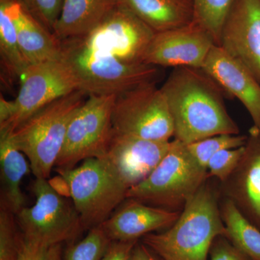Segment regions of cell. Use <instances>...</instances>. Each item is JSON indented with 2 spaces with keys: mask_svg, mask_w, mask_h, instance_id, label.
Instances as JSON below:
<instances>
[{
  "mask_svg": "<svg viewBox=\"0 0 260 260\" xmlns=\"http://www.w3.org/2000/svg\"><path fill=\"white\" fill-rule=\"evenodd\" d=\"M160 89L172 115L175 139L187 145L215 135L239 134L227 112L223 90L203 69L174 68Z\"/></svg>",
  "mask_w": 260,
  "mask_h": 260,
  "instance_id": "1",
  "label": "cell"
},
{
  "mask_svg": "<svg viewBox=\"0 0 260 260\" xmlns=\"http://www.w3.org/2000/svg\"><path fill=\"white\" fill-rule=\"evenodd\" d=\"M218 191L205 182L186 202L176 223L141 242L162 260H208L215 238L226 235Z\"/></svg>",
  "mask_w": 260,
  "mask_h": 260,
  "instance_id": "2",
  "label": "cell"
},
{
  "mask_svg": "<svg viewBox=\"0 0 260 260\" xmlns=\"http://www.w3.org/2000/svg\"><path fill=\"white\" fill-rule=\"evenodd\" d=\"M61 58L70 67L78 90L90 95H118L155 82L158 67L124 62L88 47L80 37L61 40Z\"/></svg>",
  "mask_w": 260,
  "mask_h": 260,
  "instance_id": "3",
  "label": "cell"
},
{
  "mask_svg": "<svg viewBox=\"0 0 260 260\" xmlns=\"http://www.w3.org/2000/svg\"><path fill=\"white\" fill-rule=\"evenodd\" d=\"M75 90L56 99L10 130L15 146L28 159L36 178L48 179L55 167L72 118L88 98Z\"/></svg>",
  "mask_w": 260,
  "mask_h": 260,
  "instance_id": "4",
  "label": "cell"
},
{
  "mask_svg": "<svg viewBox=\"0 0 260 260\" xmlns=\"http://www.w3.org/2000/svg\"><path fill=\"white\" fill-rule=\"evenodd\" d=\"M85 230L99 226L126 199L129 187L107 159L91 158L71 169L56 168Z\"/></svg>",
  "mask_w": 260,
  "mask_h": 260,
  "instance_id": "5",
  "label": "cell"
},
{
  "mask_svg": "<svg viewBox=\"0 0 260 260\" xmlns=\"http://www.w3.org/2000/svg\"><path fill=\"white\" fill-rule=\"evenodd\" d=\"M208 179V171L191 156L186 144L174 139L161 161L146 179L130 188L126 198L181 211Z\"/></svg>",
  "mask_w": 260,
  "mask_h": 260,
  "instance_id": "6",
  "label": "cell"
},
{
  "mask_svg": "<svg viewBox=\"0 0 260 260\" xmlns=\"http://www.w3.org/2000/svg\"><path fill=\"white\" fill-rule=\"evenodd\" d=\"M31 190L35 203L16 215L24 239L47 246L74 242L85 228L73 203L47 179L36 178Z\"/></svg>",
  "mask_w": 260,
  "mask_h": 260,
  "instance_id": "7",
  "label": "cell"
},
{
  "mask_svg": "<svg viewBox=\"0 0 260 260\" xmlns=\"http://www.w3.org/2000/svg\"><path fill=\"white\" fill-rule=\"evenodd\" d=\"M112 121L114 131L143 139L169 141L174 135L167 100L155 82L116 96Z\"/></svg>",
  "mask_w": 260,
  "mask_h": 260,
  "instance_id": "8",
  "label": "cell"
},
{
  "mask_svg": "<svg viewBox=\"0 0 260 260\" xmlns=\"http://www.w3.org/2000/svg\"><path fill=\"white\" fill-rule=\"evenodd\" d=\"M116 95H90L70 121L55 167L71 169L91 158H102L112 135Z\"/></svg>",
  "mask_w": 260,
  "mask_h": 260,
  "instance_id": "9",
  "label": "cell"
},
{
  "mask_svg": "<svg viewBox=\"0 0 260 260\" xmlns=\"http://www.w3.org/2000/svg\"><path fill=\"white\" fill-rule=\"evenodd\" d=\"M155 32L125 6L118 3L95 30L80 37L88 47L124 62L143 63Z\"/></svg>",
  "mask_w": 260,
  "mask_h": 260,
  "instance_id": "10",
  "label": "cell"
},
{
  "mask_svg": "<svg viewBox=\"0 0 260 260\" xmlns=\"http://www.w3.org/2000/svg\"><path fill=\"white\" fill-rule=\"evenodd\" d=\"M14 100L15 113L8 126L14 130L34 113L56 99L78 90L70 67L61 58L30 65Z\"/></svg>",
  "mask_w": 260,
  "mask_h": 260,
  "instance_id": "11",
  "label": "cell"
},
{
  "mask_svg": "<svg viewBox=\"0 0 260 260\" xmlns=\"http://www.w3.org/2000/svg\"><path fill=\"white\" fill-rule=\"evenodd\" d=\"M215 45L217 44L211 34L193 22L181 28L156 32L145 52L143 63L203 69Z\"/></svg>",
  "mask_w": 260,
  "mask_h": 260,
  "instance_id": "12",
  "label": "cell"
},
{
  "mask_svg": "<svg viewBox=\"0 0 260 260\" xmlns=\"http://www.w3.org/2000/svg\"><path fill=\"white\" fill-rule=\"evenodd\" d=\"M218 46L260 83V0H234Z\"/></svg>",
  "mask_w": 260,
  "mask_h": 260,
  "instance_id": "13",
  "label": "cell"
},
{
  "mask_svg": "<svg viewBox=\"0 0 260 260\" xmlns=\"http://www.w3.org/2000/svg\"><path fill=\"white\" fill-rule=\"evenodd\" d=\"M170 141H154L112 130L102 158L115 168L129 189L144 180L161 161Z\"/></svg>",
  "mask_w": 260,
  "mask_h": 260,
  "instance_id": "14",
  "label": "cell"
},
{
  "mask_svg": "<svg viewBox=\"0 0 260 260\" xmlns=\"http://www.w3.org/2000/svg\"><path fill=\"white\" fill-rule=\"evenodd\" d=\"M222 192L260 227V129L256 126L249 129L240 162L222 184Z\"/></svg>",
  "mask_w": 260,
  "mask_h": 260,
  "instance_id": "15",
  "label": "cell"
},
{
  "mask_svg": "<svg viewBox=\"0 0 260 260\" xmlns=\"http://www.w3.org/2000/svg\"><path fill=\"white\" fill-rule=\"evenodd\" d=\"M181 212L155 208L126 198L101 226L111 241H139L147 234L172 226Z\"/></svg>",
  "mask_w": 260,
  "mask_h": 260,
  "instance_id": "16",
  "label": "cell"
},
{
  "mask_svg": "<svg viewBox=\"0 0 260 260\" xmlns=\"http://www.w3.org/2000/svg\"><path fill=\"white\" fill-rule=\"evenodd\" d=\"M203 70L224 93L242 102L254 122L253 126L260 129V83L254 75L218 45L212 48Z\"/></svg>",
  "mask_w": 260,
  "mask_h": 260,
  "instance_id": "17",
  "label": "cell"
},
{
  "mask_svg": "<svg viewBox=\"0 0 260 260\" xmlns=\"http://www.w3.org/2000/svg\"><path fill=\"white\" fill-rule=\"evenodd\" d=\"M11 9L19 45L29 65L60 59V40L14 0H11Z\"/></svg>",
  "mask_w": 260,
  "mask_h": 260,
  "instance_id": "18",
  "label": "cell"
},
{
  "mask_svg": "<svg viewBox=\"0 0 260 260\" xmlns=\"http://www.w3.org/2000/svg\"><path fill=\"white\" fill-rule=\"evenodd\" d=\"M119 0H64L54 28L59 40L88 35L104 21Z\"/></svg>",
  "mask_w": 260,
  "mask_h": 260,
  "instance_id": "19",
  "label": "cell"
},
{
  "mask_svg": "<svg viewBox=\"0 0 260 260\" xmlns=\"http://www.w3.org/2000/svg\"><path fill=\"white\" fill-rule=\"evenodd\" d=\"M12 140L10 129H0L1 203L17 215L25 207V197L20 188L23 177L30 172V164Z\"/></svg>",
  "mask_w": 260,
  "mask_h": 260,
  "instance_id": "20",
  "label": "cell"
},
{
  "mask_svg": "<svg viewBox=\"0 0 260 260\" xmlns=\"http://www.w3.org/2000/svg\"><path fill=\"white\" fill-rule=\"evenodd\" d=\"M155 32L186 26L194 22L193 0H119Z\"/></svg>",
  "mask_w": 260,
  "mask_h": 260,
  "instance_id": "21",
  "label": "cell"
},
{
  "mask_svg": "<svg viewBox=\"0 0 260 260\" xmlns=\"http://www.w3.org/2000/svg\"><path fill=\"white\" fill-rule=\"evenodd\" d=\"M225 237L251 260H260V230L235 203L225 198L219 203Z\"/></svg>",
  "mask_w": 260,
  "mask_h": 260,
  "instance_id": "22",
  "label": "cell"
},
{
  "mask_svg": "<svg viewBox=\"0 0 260 260\" xmlns=\"http://www.w3.org/2000/svg\"><path fill=\"white\" fill-rule=\"evenodd\" d=\"M0 55L3 70L8 76L21 80L30 65L19 45L11 0H0Z\"/></svg>",
  "mask_w": 260,
  "mask_h": 260,
  "instance_id": "23",
  "label": "cell"
},
{
  "mask_svg": "<svg viewBox=\"0 0 260 260\" xmlns=\"http://www.w3.org/2000/svg\"><path fill=\"white\" fill-rule=\"evenodd\" d=\"M234 0H193L194 22L211 34L219 45L220 32Z\"/></svg>",
  "mask_w": 260,
  "mask_h": 260,
  "instance_id": "24",
  "label": "cell"
},
{
  "mask_svg": "<svg viewBox=\"0 0 260 260\" xmlns=\"http://www.w3.org/2000/svg\"><path fill=\"white\" fill-rule=\"evenodd\" d=\"M246 140V135L222 134L198 140L186 146L191 156L207 170L208 162L215 154L220 150L244 146Z\"/></svg>",
  "mask_w": 260,
  "mask_h": 260,
  "instance_id": "25",
  "label": "cell"
},
{
  "mask_svg": "<svg viewBox=\"0 0 260 260\" xmlns=\"http://www.w3.org/2000/svg\"><path fill=\"white\" fill-rule=\"evenodd\" d=\"M111 242L101 225L93 228L82 240L70 243L64 260H101Z\"/></svg>",
  "mask_w": 260,
  "mask_h": 260,
  "instance_id": "26",
  "label": "cell"
},
{
  "mask_svg": "<svg viewBox=\"0 0 260 260\" xmlns=\"http://www.w3.org/2000/svg\"><path fill=\"white\" fill-rule=\"evenodd\" d=\"M16 215L0 206V260H18L23 234L19 228Z\"/></svg>",
  "mask_w": 260,
  "mask_h": 260,
  "instance_id": "27",
  "label": "cell"
},
{
  "mask_svg": "<svg viewBox=\"0 0 260 260\" xmlns=\"http://www.w3.org/2000/svg\"><path fill=\"white\" fill-rule=\"evenodd\" d=\"M30 16L54 34L64 0H14Z\"/></svg>",
  "mask_w": 260,
  "mask_h": 260,
  "instance_id": "28",
  "label": "cell"
},
{
  "mask_svg": "<svg viewBox=\"0 0 260 260\" xmlns=\"http://www.w3.org/2000/svg\"><path fill=\"white\" fill-rule=\"evenodd\" d=\"M244 151V145L240 148L220 150L215 154L207 166L208 178H217L222 184L226 181L237 169Z\"/></svg>",
  "mask_w": 260,
  "mask_h": 260,
  "instance_id": "29",
  "label": "cell"
},
{
  "mask_svg": "<svg viewBox=\"0 0 260 260\" xmlns=\"http://www.w3.org/2000/svg\"><path fill=\"white\" fill-rule=\"evenodd\" d=\"M210 260H251L225 236L215 238L210 248Z\"/></svg>",
  "mask_w": 260,
  "mask_h": 260,
  "instance_id": "30",
  "label": "cell"
},
{
  "mask_svg": "<svg viewBox=\"0 0 260 260\" xmlns=\"http://www.w3.org/2000/svg\"><path fill=\"white\" fill-rule=\"evenodd\" d=\"M139 241H112L101 260H132L133 250Z\"/></svg>",
  "mask_w": 260,
  "mask_h": 260,
  "instance_id": "31",
  "label": "cell"
},
{
  "mask_svg": "<svg viewBox=\"0 0 260 260\" xmlns=\"http://www.w3.org/2000/svg\"><path fill=\"white\" fill-rule=\"evenodd\" d=\"M51 246L24 239L18 260H47Z\"/></svg>",
  "mask_w": 260,
  "mask_h": 260,
  "instance_id": "32",
  "label": "cell"
},
{
  "mask_svg": "<svg viewBox=\"0 0 260 260\" xmlns=\"http://www.w3.org/2000/svg\"><path fill=\"white\" fill-rule=\"evenodd\" d=\"M15 113L14 101H8L2 95L0 98V129L6 127L13 119Z\"/></svg>",
  "mask_w": 260,
  "mask_h": 260,
  "instance_id": "33",
  "label": "cell"
},
{
  "mask_svg": "<svg viewBox=\"0 0 260 260\" xmlns=\"http://www.w3.org/2000/svg\"><path fill=\"white\" fill-rule=\"evenodd\" d=\"M132 260H162L143 242L137 243Z\"/></svg>",
  "mask_w": 260,
  "mask_h": 260,
  "instance_id": "34",
  "label": "cell"
},
{
  "mask_svg": "<svg viewBox=\"0 0 260 260\" xmlns=\"http://www.w3.org/2000/svg\"><path fill=\"white\" fill-rule=\"evenodd\" d=\"M47 260H64L62 244H56L51 246Z\"/></svg>",
  "mask_w": 260,
  "mask_h": 260,
  "instance_id": "35",
  "label": "cell"
}]
</instances>
